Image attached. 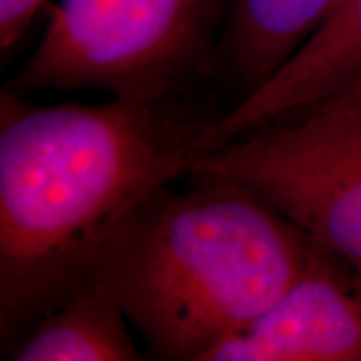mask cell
Masks as SVG:
<instances>
[{"instance_id": "1", "label": "cell", "mask_w": 361, "mask_h": 361, "mask_svg": "<svg viewBox=\"0 0 361 361\" xmlns=\"http://www.w3.org/2000/svg\"><path fill=\"white\" fill-rule=\"evenodd\" d=\"M219 113L185 99L0 106V336L4 349L89 283L130 209L207 151Z\"/></svg>"}, {"instance_id": "2", "label": "cell", "mask_w": 361, "mask_h": 361, "mask_svg": "<svg viewBox=\"0 0 361 361\" xmlns=\"http://www.w3.org/2000/svg\"><path fill=\"white\" fill-rule=\"evenodd\" d=\"M189 177L191 189L169 183L130 209L89 277L159 360L205 361L323 249L243 185Z\"/></svg>"}, {"instance_id": "3", "label": "cell", "mask_w": 361, "mask_h": 361, "mask_svg": "<svg viewBox=\"0 0 361 361\" xmlns=\"http://www.w3.org/2000/svg\"><path fill=\"white\" fill-rule=\"evenodd\" d=\"M229 0H59L18 82L171 101L217 68Z\"/></svg>"}, {"instance_id": "4", "label": "cell", "mask_w": 361, "mask_h": 361, "mask_svg": "<svg viewBox=\"0 0 361 361\" xmlns=\"http://www.w3.org/2000/svg\"><path fill=\"white\" fill-rule=\"evenodd\" d=\"M189 175L243 185L361 275V94L257 125L197 157Z\"/></svg>"}, {"instance_id": "5", "label": "cell", "mask_w": 361, "mask_h": 361, "mask_svg": "<svg viewBox=\"0 0 361 361\" xmlns=\"http://www.w3.org/2000/svg\"><path fill=\"white\" fill-rule=\"evenodd\" d=\"M205 361H361V275L322 249L255 322Z\"/></svg>"}, {"instance_id": "6", "label": "cell", "mask_w": 361, "mask_h": 361, "mask_svg": "<svg viewBox=\"0 0 361 361\" xmlns=\"http://www.w3.org/2000/svg\"><path fill=\"white\" fill-rule=\"evenodd\" d=\"M361 80V0H337L315 32L259 89L221 113L207 151L233 137L331 99Z\"/></svg>"}, {"instance_id": "7", "label": "cell", "mask_w": 361, "mask_h": 361, "mask_svg": "<svg viewBox=\"0 0 361 361\" xmlns=\"http://www.w3.org/2000/svg\"><path fill=\"white\" fill-rule=\"evenodd\" d=\"M336 4L337 0H229L217 65L239 99L283 66Z\"/></svg>"}, {"instance_id": "8", "label": "cell", "mask_w": 361, "mask_h": 361, "mask_svg": "<svg viewBox=\"0 0 361 361\" xmlns=\"http://www.w3.org/2000/svg\"><path fill=\"white\" fill-rule=\"evenodd\" d=\"M116 301L87 283L42 315L4 353L16 361H135L142 355Z\"/></svg>"}, {"instance_id": "9", "label": "cell", "mask_w": 361, "mask_h": 361, "mask_svg": "<svg viewBox=\"0 0 361 361\" xmlns=\"http://www.w3.org/2000/svg\"><path fill=\"white\" fill-rule=\"evenodd\" d=\"M49 0H0V47L11 51Z\"/></svg>"}, {"instance_id": "10", "label": "cell", "mask_w": 361, "mask_h": 361, "mask_svg": "<svg viewBox=\"0 0 361 361\" xmlns=\"http://www.w3.org/2000/svg\"><path fill=\"white\" fill-rule=\"evenodd\" d=\"M345 90H348V92H355V94H361V80H357L355 85H351V87H349V89H345ZM345 90H343V92H345Z\"/></svg>"}]
</instances>
